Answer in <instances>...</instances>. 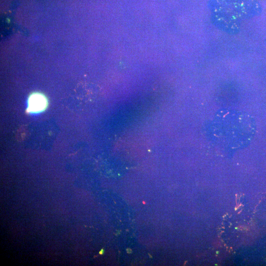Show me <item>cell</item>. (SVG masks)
<instances>
[{
    "label": "cell",
    "instance_id": "cell-3",
    "mask_svg": "<svg viewBox=\"0 0 266 266\" xmlns=\"http://www.w3.org/2000/svg\"><path fill=\"white\" fill-rule=\"evenodd\" d=\"M47 105V100L43 95L33 93L29 98L27 110L31 113H38L44 110Z\"/></svg>",
    "mask_w": 266,
    "mask_h": 266
},
{
    "label": "cell",
    "instance_id": "cell-2",
    "mask_svg": "<svg viewBox=\"0 0 266 266\" xmlns=\"http://www.w3.org/2000/svg\"><path fill=\"white\" fill-rule=\"evenodd\" d=\"M211 20L215 27L228 34H236L240 32L241 20L231 13L212 12Z\"/></svg>",
    "mask_w": 266,
    "mask_h": 266
},
{
    "label": "cell",
    "instance_id": "cell-4",
    "mask_svg": "<svg viewBox=\"0 0 266 266\" xmlns=\"http://www.w3.org/2000/svg\"><path fill=\"white\" fill-rule=\"evenodd\" d=\"M104 252V250L103 249H101V250L100 251L99 253L101 255L103 254Z\"/></svg>",
    "mask_w": 266,
    "mask_h": 266
},
{
    "label": "cell",
    "instance_id": "cell-5",
    "mask_svg": "<svg viewBox=\"0 0 266 266\" xmlns=\"http://www.w3.org/2000/svg\"><path fill=\"white\" fill-rule=\"evenodd\" d=\"M127 252L129 253H131L132 252V251L130 248H129V249H127Z\"/></svg>",
    "mask_w": 266,
    "mask_h": 266
},
{
    "label": "cell",
    "instance_id": "cell-1",
    "mask_svg": "<svg viewBox=\"0 0 266 266\" xmlns=\"http://www.w3.org/2000/svg\"><path fill=\"white\" fill-rule=\"evenodd\" d=\"M221 5V11L232 13L240 20L256 15L259 7L254 0H217Z\"/></svg>",
    "mask_w": 266,
    "mask_h": 266
}]
</instances>
